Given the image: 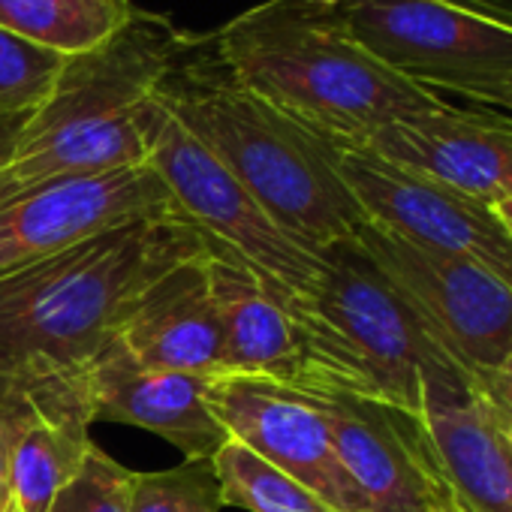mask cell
Masks as SVG:
<instances>
[{"label": "cell", "mask_w": 512, "mask_h": 512, "mask_svg": "<svg viewBox=\"0 0 512 512\" xmlns=\"http://www.w3.org/2000/svg\"><path fill=\"white\" fill-rule=\"evenodd\" d=\"M217 64L250 94L335 145H362L380 127L449 106L380 64L332 7L266 0L214 34Z\"/></svg>", "instance_id": "6da1fadb"}, {"label": "cell", "mask_w": 512, "mask_h": 512, "mask_svg": "<svg viewBox=\"0 0 512 512\" xmlns=\"http://www.w3.org/2000/svg\"><path fill=\"white\" fill-rule=\"evenodd\" d=\"M196 241L178 211L100 232L0 278V377H79L118 335L127 305Z\"/></svg>", "instance_id": "7a4b0ae2"}, {"label": "cell", "mask_w": 512, "mask_h": 512, "mask_svg": "<svg viewBox=\"0 0 512 512\" xmlns=\"http://www.w3.org/2000/svg\"><path fill=\"white\" fill-rule=\"evenodd\" d=\"M190 46L172 22L136 13L109 46L70 58L0 157V205L49 181L145 166V109Z\"/></svg>", "instance_id": "3957f363"}, {"label": "cell", "mask_w": 512, "mask_h": 512, "mask_svg": "<svg viewBox=\"0 0 512 512\" xmlns=\"http://www.w3.org/2000/svg\"><path fill=\"white\" fill-rule=\"evenodd\" d=\"M299 244L323 250L365 223L335 142L241 88L220 64H178L154 94Z\"/></svg>", "instance_id": "277c9868"}, {"label": "cell", "mask_w": 512, "mask_h": 512, "mask_svg": "<svg viewBox=\"0 0 512 512\" xmlns=\"http://www.w3.org/2000/svg\"><path fill=\"white\" fill-rule=\"evenodd\" d=\"M320 260V275L293 317L308 329L338 392L422 416L428 338L419 320L353 238L323 247Z\"/></svg>", "instance_id": "5b68a950"}, {"label": "cell", "mask_w": 512, "mask_h": 512, "mask_svg": "<svg viewBox=\"0 0 512 512\" xmlns=\"http://www.w3.org/2000/svg\"><path fill=\"white\" fill-rule=\"evenodd\" d=\"M145 145L148 166L166 184L178 214L202 235L232 247L272 296L296 314L320 275V250L290 238L157 97L145 109Z\"/></svg>", "instance_id": "8992f818"}, {"label": "cell", "mask_w": 512, "mask_h": 512, "mask_svg": "<svg viewBox=\"0 0 512 512\" xmlns=\"http://www.w3.org/2000/svg\"><path fill=\"white\" fill-rule=\"evenodd\" d=\"M344 31L407 82L476 100L512 73V19L473 0H353Z\"/></svg>", "instance_id": "52a82bcc"}, {"label": "cell", "mask_w": 512, "mask_h": 512, "mask_svg": "<svg viewBox=\"0 0 512 512\" xmlns=\"http://www.w3.org/2000/svg\"><path fill=\"white\" fill-rule=\"evenodd\" d=\"M353 241L473 386L512 353V287L497 275L461 256L413 247L368 220Z\"/></svg>", "instance_id": "ba28073f"}, {"label": "cell", "mask_w": 512, "mask_h": 512, "mask_svg": "<svg viewBox=\"0 0 512 512\" xmlns=\"http://www.w3.org/2000/svg\"><path fill=\"white\" fill-rule=\"evenodd\" d=\"M335 169L368 223L413 247L461 256L512 287V235L494 205L356 145H335Z\"/></svg>", "instance_id": "9c48e42d"}, {"label": "cell", "mask_w": 512, "mask_h": 512, "mask_svg": "<svg viewBox=\"0 0 512 512\" xmlns=\"http://www.w3.org/2000/svg\"><path fill=\"white\" fill-rule=\"evenodd\" d=\"M311 398L365 512H458L422 416L353 392H311Z\"/></svg>", "instance_id": "30bf717a"}, {"label": "cell", "mask_w": 512, "mask_h": 512, "mask_svg": "<svg viewBox=\"0 0 512 512\" xmlns=\"http://www.w3.org/2000/svg\"><path fill=\"white\" fill-rule=\"evenodd\" d=\"M169 211L178 208L148 163L31 187L0 205V278L130 220Z\"/></svg>", "instance_id": "8fae6325"}, {"label": "cell", "mask_w": 512, "mask_h": 512, "mask_svg": "<svg viewBox=\"0 0 512 512\" xmlns=\"http://www.w3.org/2000/svg\"><path fill=\"white\" fill-rule=\"evenodd\" d=\"M205 401L229 440L290 473L332 512H365L311 395L253 377H214L205 383Z\"/></svg>", "instance_id": "7c38bea8"}, {"label": "cell", "mask_w": 512, "mask_h": 512, "mask_svg": "<svg viewBox=\"0 0 512 512\" xmlns=\"http://www.w3.org/2000/svg\"><path fill=\"white\" fill-rule=\"evenodd\" d=\"M202 235V232H199ZM223 332V374L269 380L296 392H338L308 329L272 296L241 256L202 235Z\"/></svg>", "instance_id": "4fadbf2b"}, {"label": "cell", "mask_w": 512, "mask_h": 512, "mask_svg": "<svg viewBox=\"0 0 512 512\" xmlns=\"http://www.w3.org/2000/svg\"><path fill=\"white\" fill-rule=\"evenodd\" d=\"M422 425L458 512H512V449L497 410L431 341L422 359Z\"/></svg>", "instance_id": "5bb4252c"}, {"label": "cell", "mask_w": 512, "mask_h": 512, "mask_svg": "<svg viewBox=\"0 0 512 512\" xmlns=\"http://www.w3.org/2000/svg\"><path fill=\"white\" fill-rule=\"evenodd\" d=\"M115 338L145 368L202 380L223 374V332L199 229L187 250L142 284Z\"/></svg>", "instance_id": "9a60e30c"}, {"label": "cell", "mask_w": 512, "mask_h": 512, "mask_svg": "<svg viewBox=\"0 0 512 512\" xmlns=\"http://www.w3.org/2000/svg\"><path fill=\"white\" fill-rule=\"evenodd\" d=\"M202 377L139 365L118 338L79 371L91 422L145 428L172 443L184 461H211L229 440L205 401Z\"/></svg>", "instance_id": "2e32d148"}, {"label": "cell", "mask_w": 512, "mask_h": 512, "mask_svg": "<svg viewBox=\"0 0 512 512\" xmlns=\"http://www.w3.org/2000/svg\"><path fill=\"white\" fill-rule=\"evenodd\" d=\"M404 169L497 205L512 196V118L455 103L380 127L362 145Z\"/></svg>", "instance_id": "e0dca14e"}, {"label": "cell", "mask_w": 512, "mask_h": 512, "mask_svg": "<svg viewBox=\"0 0 512 512\" xmlns=\"http://www.w3.org/2000/svg\"><path fill=\"white\" fill-rule=\"evenodd\" d=\"M10 383L22 389L25 413L10 458L7 512H49L94 446L85 392L79 377Z\"/></svg>", "instance_id": "ac0fdd59"}, {"label": "cell", "mask_w": 512, "mask_h": 512, "mask_svg": "<svg viewBox=\"0 0 512 512\" xmlns=\"http://www.w3.org/2000/svg\"><path fill=\"white\" fill-rule=\"evenodd\" d=\"M133 0H0V28L64 58L109 46L133 19Z\"/></svg>", "instance_id": "d6986e66"}, {"label": "cell", "mask_w": 512, "mask_h": 512, "mask_svg": "<svg viewBox=\"0 0 512 512\" xmlns=\"http://www.w3.org/2000/svg\"><path fill=\"white\" fill-rule=\"evenodd\" d=\"M220 503L247 512H332L314 491L281 467L269 464L238 440H226L214 458Z\"/></svg>", "instance_id": "ffe728a7"}, {"label": "cell", "mask_w": 512, "mask_h": 512, "mask_svg": "<svg viewBox=\"0 0 512 512\" xmlns=\"http://www.w3.org/2000/svg\"><path fill=\"white\" fill-rule=\"evenodd\" d=\"M67 61L0 28V121L34 115L52 97Z\"/></svg>", "instance_id": "44dd1931"}, {"label": "cell", "mask_w": 512, "mask_h": 512, "mask_svg": "<svg viewBox=\"0 0 512 512\" xmlns=\"http://www.w3.org/2000/svg\"><path fill=\"white\" fill-rule=\"evenodd\" d=\"M220 506V482L211 461L133 473L130 512H220Z\"/></svg>", "instance_id": "7402d4cb"}, {"label": "cell", "mask_w": 512, "mask_h": 512, "mask_svg": "<svg viewBox=\"0 0 512 512\" xmlns=\"http://www.w3.org/2000/svg\"><path fill=\"white\" fill-rule=\"evenodd\" d=\"M130 485L133 470L94 443L49 512H130Z\"/></svg>", "instance_id": "603a6c76"}, {"label": "cell", "mask_w": 512, "mask_h": 512, "mask_svg": "<svg viewBox=\"0 0 512 512\" xmlns=\"http://www.w3.org/2000/svg\"><path fill=\"white\" fill-rule=\"evenodd\" d=\"M25 413V395L16 383L0 380V512L10 506V458Z\"/></svg>", "instance_id": "cb8c5ba5"}, {"label": "cell", "mask_w": 512, "mask_h": 512, "mask_svg": "<svg viewBox=\"0 0 512 512\" xmlns=\"http://www.w3.org/2000/svg\"><path fill=\"white\" fill-rule=\"evenodd\" d=\"M476 389L494 404V410H500L503 416L512 419V353H509L497 368H491V371L476 383Z\"/></svg>", "instance_id": "d4e9b609"}, {"label": "cell", "mask_w": 512, "mask_h": 512, "mask_svg": "<svg viewBox=\"0 0 512 512\" xmlns=\"http://www.w3.org/2000/svg\"><path fill=\"white\" fill-rule=\"evenodd\" d=\"M476 109H497L500 115L512 118V73L503 76L497 85L485 88L476 100H473Z\"/></svg>", "instance_id": "484cf974"}, {"label": "cell", "mask_w": 512, "mask_h": 512, "mask_svg": "<svg viewBox=\"0 0 512 512\" xmlns=\"http://www.w3.org/2000/svg\"><path fill=\"white\" fill-rule=\"evenodd\" d=\"M22 124H25V118H19V121H0V157L7 154V148L13 145V139H16Z\"/></svg>", "instance_id": "4316f807"}, {"label": "cell", "mask_w": 512, "mask_h": 512, "mask_svg": "<svg viewBox=\"0 0 512 512\" xmlns=\"http://www.w3.org/2000/svg\"><path fill=\"white\" fill-rule=\"evenodd\" d=\"M494 211H497L500 223L506 226V232L512 235V196H509V199H500V202L494 205Z\"/></svg>", "instance_id": "83f0119b"}, {"label": "cell", "mask_w": 512, "mask_h": 512, "mask_svg": "<svg viewBox=\"0 0 512 512\" xmlns=\"http://www.w3.org/2000/svg\"><path fill=\"white\" fill-rule=\"evenodd\" d=\"M473 4L488 7V10H494V13H500V16H509V19H512V0H473Z\"/></svg>", "instance_id": "f1b7e54d"}, {"label": "cell", "mask_w": 512, "mask_h": 512, "mask_svg": "<svg viewBox=\"0 0 512 512\" xmlns=\"http://www.w3.org/2000/svg\"><path fill=\"white\" fill-rule=\"evenodd\" d=\"M491 407H494V404H491ZM497 422H500V431H503V437H506V443H509V449H512V419L503 416V413L497 410Z\"/></svg>", "instance_id": "f546056e"}, {"label": "cell", "mask_w": 512, "mask_h": 512, "mask_svg": "<svg viewBox=\"0 0 512 512\" xmlns=\"http://www.w3.org/2000/svg\"><path fill=\"white\" fill-rule=\"evenodd\" d=\"M308 4H317V7H344V4H353V0H308Z\"/></svg>", "instance_id": "4dcf8cb0"}]
</instances>
